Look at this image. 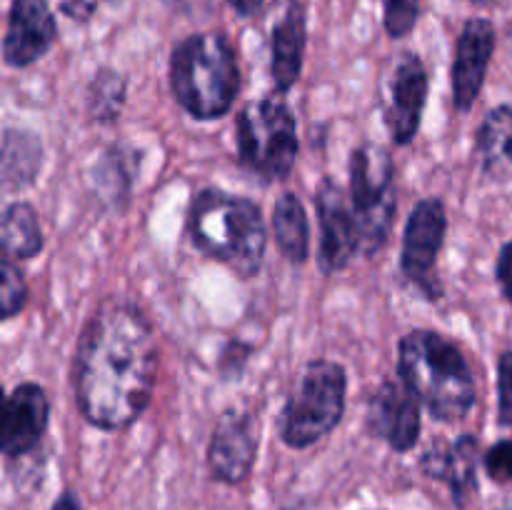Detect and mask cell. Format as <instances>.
<instances>
[{
	"label": "cell",
	"instance_id": "cell-1",
	"mask_svg": "<svg viewBox=\"0 0 512 510\" xmlns=\"http://www.w3.org/2000/svg\"><path fill=\"white\" fill-rule=\"evenodd\" d=\"M75 403L85 423L115 433L148 410L158 380V340L135 303L108 298L80 333Z\"/></svg>",
	"mask_w": 512,
	"mask_h": 510
},
{
	"label": "cell",
	"instance_id": "cell-2",
	"mask_svg": "<svg viewBox=\"0 0 512 510\" xmlns=\"http://www.w3.org/2000/svg\"><path fill=\"white\" fill-rule=\"evenodd\" d=\"M398 375L443 423L468 418L478 400V383L463 350L438 330L418 328L400 338Z\"/></svg>",
	"mask_w": 512,
	"mask_h": 510
},
{
	"label": "cell",
	"instance_id": "cell-3",
	"mask_svg": "<svg viewBox=\"0 0 512 510\" xmlns=\"http://www.w3.org/2000/svg\"><path fill=\"white\" fill-rule=\"evenodd\" d=\"M188 233L200 253L223 263L238 278L258 275L268 248V230L255 200L203 188L190 203Z\"/></svg>",
	"mask_w": 512,
	"mask_h": 510
},
{
	"label": "cell",
	"instance_id": "cell-4",
	"mask_svg": "<svg viewBox=\"0 0 512 510\" xmlns=\"http://www.w3.org/2000/svg\"><path fill=\"white\" fill-rule=\"evenodd\" d=\"M243 75L233 43L223 33H193L170 55V90L195 120H218L233 110Z\"/></svg>",
	"mask_w": 512,
	"mask_h": 510
},
{
	"label": "cell",
	"instance_id": "cell-5",
	"mask_svg": "<svg viewBox=\"0 0 512 510\" xmlns=\"http://www.w3.org/2000/svg\"><path fill=\"white\" fill-rule=\"evenodd\" d=\"M238 160L263 183L285 180L298 160V123L283 93L243 105L235 120Z\"/></svg>",
	"mask_w": 512,
	"mask_h": 510
},
{
	"label": "cell",
	"instance_id": "cell-6",
	"mask_svg": "<svg viewBox=\"0 0 512 510\" xmlns=\"http://www.w3.org/2000/svg\"><path fill=\"white\" fill-rule=\"evenodd\" d=\"M348 375L335 360H308L280 410L278 430L288 448L303 450L333 433L345 415Z\"/></svg>",
	"mask_w": 512,
	"mask_h": 510
},
{
	"label": "cell",
	"instance_id": "cell-7",
	"mask_svg": "<svg viewBox=\"0 0 512 510\" xmlns=\"http://www.w3.org/2000/svg\"><path fill=\"white\" fill-rule=\"evenodd\" d=\"M350 205L360 233V255L373 258L385 248L398 213L393 155L378 143L355 145L348 160Z\"/></svg>",
	"mask_w": 512,
	"mask_h": 510
},
{
	"label": "cell",
	"instance_id": "cell-8",
	"mask_svg": "<svg viewBox=\"0 0 512 510\" xmlns=\"http://www.w3.org/2000/svg\"><path fill=\"white\" fill-rule=\"evenodd\" d=\"M448 235V210L440 198H423L410 210L403 235L400 270L405 278L423 290L428 300L443 298L438 280V255Z\"/></svg>",
	"mask_w": 512,
	"mask_h": 510
},
{
	"label": "cell",
	"instance_id": "cell-9",
	"mask_svg": "<svg viewBox=\"0 0 512 510\" xmlns=\"http://www.w3.org/2000/svg\"><path fill=\"white\" fill-rule=\"evenodd\" d=\"M315 210L320 225L318 265L325 275H335L360 255V233L350 195L343 193L333 178H323L315 193Z\"/></svg>",
	"mask_w": 512,
	"mask_h": 510
},
{
	"label": "cell",
	"instance_id": "cell-10",
	"mask_svg": "<svg viewBox=\"0 0 512 510\" xmlns=\"http://www.w3.org/2000/svg\"><path fill=\"white\" fill-rule=\"evenodd\" d=\"M428 88L430 80L423 58L413 50L400 53L385 88V125L395 145L413 143L418 135L428 103Z\"/></svg>",
	"mask_w": 512,
	"mask_h": 510
},
{
	"label": "cell",
	"instance_id": "cell-11",
	"mask_svg": "<svg viewBox=\"0 0 512 510\" xmlns=\"http://www.w3.org/2000/svg\"><path fill=\"white\" fill-rule=\"evenodd\" d=\"M258 420L243 408H230L215 423L208 445V468L215 480L240 485L253 473L258 458Z\"/></svg>",
	"mask_w": 512,
	"mask_h": 510
},
{
	"label": "cell",
	"instance_id": "cell-12",
	"mask_svg": "<svg viewBox=\"0 0 512 510\" xmlns=\"http://www.w3.org/2000/svg\"><path fill=\"white\" fill-rule=\"evenodd\" d=\"M420 400L403 380H385L368 400L365 423L375 438L383 440L395 453H408L418 445L423 418Z\"/></svg>",
	"mask_w": 512,
	"mask_h": 510
},
{
	"label": "cell",
	"instance_id": "cell-13",
	"mask_svg": "<svg viewBox=\"0 0 512 510\" xmlns=\"http://www.w3.org/2000/svg\"><path fill=\"white\" fill-rule=\"evenodd\" d=\"M58 40V20L48 0H10L3 38L8 68H30L50 53Z\"/></svg>",
	"mask_w": 512,
	"mask_h": 510
},
{
	"label": "cell",
	"instance_id": "cell-14",
	"mask_svg": "<svg viewBox=\"0 0 512 510\" xmlns=\"http://www.w3.org/2000/svg\"><path fill=\"white\" fill-rule=\"evenodd\" d=\"M498 33L493 20L470 18L465 20L458 40H455L453 68H450V85H453V105L463 113L473 110L480 90L485 85L490 60H493Z\"/></svg>",
	"mask_w": 512,
	"mask_h": 510
},
{
	"label": "cell",
	"instance_id": "cell-15",
	"mask_svg": "<svg viewBox=\"0 0 512 510\" xmlns=\"http://www.w3.org/2000/svg\"><path fill=\"white\" fill-rule=\"evenodd\" d=\"M50 423V400L38 383H18L3 403L0 448L8 458H23L40 445Z\"/></svg>",
	"mask_w": 512,
	"mask_h": 510
},
{
	"label": "cell",
	"instance_id": "cell-16",
	"mask_svg": "<svg viewBox=\"0 0 512 510\" xmlns=\"http://www.w3.org/2000/svg\"><path fill=\"white\" fill-rule=\"evenodd\" d=\"M478 438L470 433L460 435L453 443H435L420 458V470L428 478L443 480L450 488L455 505L463 508L470 495L478 490Z\"/></svg>",
	"mask_w": 512,
	"mask_h": 510
},
{
	"label": "cell",
	"instance_id": "cell-17",
	"mask_svg": "<svg viewBox=\"0 0 512 510\" xmlns=\"http://www.w3.org/2000/svg\"><path fill=\"white\" fill-rule=\"evenodd\" d=\"M308 45V15L303 3L293 0L273 25L270 35V75L278 93H290L300 80Z\"/></svg>",
	"mask_w": 512,
	"mask_h": 510
},
{
	"label": "cell",
	"instance_id": "cell-18",
	"mask_svg": "<svg viewBox=\"0 0 512 510\" xmlns=\"http://www.w3.org/2000/svg\"><path fill=\"white\" fill-rule=\"evenodd\" d=\"M43 168V143L35 133L20 128L3 130V190L18 193L30 188Z\"/></svg>",
	"mask_w": 512,
	"mask_h": 510
},
{
	"label": "cell",
	"instance_id": "cell-19",
	"mask_svg": "<svg viewBox=\"0 0 512 510\" xmlns=\"http://www.w3.org/2000/svg\"><path fill=\"white\" fill-rule=\"evenodd\" d=\"M480 168L490 178H503L512 170V105L488 110L475 135Z\"/></svg>",
	"mask_w": 512,
	"mask_h": 510
},
{
	"label": "cell",
	"instance_id": "cell-20",
	"mask_svg": "<svg viewBox=\"0 0 512 510\" xmlns=\"http://www.w3.org/2000/svg\"><path fill=\"white\" fill-rule=\"evenodd\" d=\"M0 248H3V258L15 260V263L33 260L35 255L43 253V228H40L33 205L25 200H13L5 205L3 218H0Z\"/></svg>",
	"mask_w": 512,
	"mask_h": 510
},
{
	"label": "cell",
	"instance_id": "cell-21",
	"mask_svg": "<svg viewBox=\"0 0 512 510\" xmlns=\"http://www.w3.org/2000/svg\"><path fill=\"white\" fill-rule=\"evenodd\" d=\"M135 178V153H130L123 145H113L95 160L90 170V183L95 195L103 200L108 208L125 210L130 200Z\"/></svg>",
	"mask_w": 512,
	"mask_h": 510
},
{
	"label": "cell",
	"instance_id": "cell-22",
	"mask_svg": "<svg viewBox=\"0 0 512 510\" xmlns=\"http://www.w3.org/2000/svg\"><path fill=\"white\" fill-rule=\"evenodd\" d=\"M273 238L290 263H305L310 253V223L295 193H283L273 205Z\"/></svg>",
	"mask_w": 512,
	"mask_h": 510
},
{
	"label": "cell",
	"instance_id": "cell-23",
	"mask_svg": "<svg viewBox=\"0 0 512 510\" xmlns=\"http://www.w3.org/2000/svg\"><path fill=\"white\" fill-rule=\"evenodd\" d=\"M128 80L115 68H100L88 85V115L100 125H113L123 115Z\"/></svg>",
	"mask_w": 512,
	"mask_h": 510
},
{
	"label": "cell",
	"instance_id": "cell-24",
	"mask_svg": "<svg viewBox=\"0 0 512 510\" xmlns=\"http://www.w3.org/2000/svg\"><path fill=\"white\" fill-rule=\"evenodd\" d=\"M28 283L20 270V263L3 258V268H0V315L3 320H13L15 315L23 313L28 305Z\"/></svg>",
	"mask_w": 512,
	"mask_h": 510
},
{
	"label": "cell",
	"instance_id": "cell-25",
	"mask_svg": "<svg viewBox=\"0 0 512 510\" xmlns=\"http://www.w3.org/2000/svg\"><path fill=\"white\" fill-rule=\"evenodd\" d=\"M423 0H383L385 33L393 40L408 38L420 18Z\"/></svg>",
	"mask_w": 512,
	"mask_h": 510
},
{
	"label": "cell",
	"instance_id": "cell-26",
	"mask_svg": "<svg viewBox=\"0 0 512 510\" xmlns=\"http://www.w3.org/2000/svg\"><path fill=\"white\" fill-rule=\"evenodd\" d=\"M498 423L512 428V350L498 358Z\"/></svg>",
	"mask_w": 512,
	"mask_h": 510
},
{
	"label": "cell",
	"instance_id": "cell-27",
	"mask_svg": "<svg viewBox=\"0 0 512 510\" xmlns=\"http://www.w3.org/2000/svg\"><path fill=\"white\" fill-rule=\"evenodd\" d=\"M485 473L495 483H512V440H500L485 453Z\"/></svg>",
	"mask_w": 512,
	"mask_h": 510
},
{
	"label": "cell",
	"instance_id": "cell-28",
	"mask_svg": "<svg viewBox=\"0 0 512 510\" xmlns=\"http://www.w3.org/2000/svg\"><path fill=\"white\" fill-rule=\"evenodd\" d=\"M250 355H253V348L248 343H243V340H230L225 345L223 355H220V373H223V378H238L245 370V363L250 360Z\"/></svg>",
	"mask_w": 512,
	"mask_h": 510
},
{
	"label": "cell",
	"instance_id": "cell-29",
	"mask_svg": "<svg viewBox=\"0 0 512 510\" xmlns=\"http://www.w3.org/2000/svg\"><path fill=\"white\" fill-rule=\"evenodd\" d=\"M100 3H103V0H58L60 13H63L68 20H73V23H80V25L93 20L95 10H98Z\"/></svg>",
	"mask_w": 512,
	"mask_h": 510
},
{
	"label": "cell",
	"instance_id": "cell-30",
	"mask_svg": "<svg viewBox=\"0 0 512 510\" xmlns=\"http://www.w3.org/2000/svg\"><path fill=\"white\" fill-rule=\"evenodd\" d=\"M495 278H498L505 300L512 305V240L500 248L498 263H495Z\"/></svg>",
	"mask_w": 512,
	"mask_h": 510
},
{
	"label": "cell",
	"instance_id": "cell-31",
	"mask_svg": "<svg viewBox=\"0 0 512 510\" xmlns=\"http://www.w3.org/2000/svg\"><path fill=\"white\" fill-rule=\"evenodd\" d=\"M228 5L235 10V15H240V18H255V15L263 13L268 0H228Z\"/></svg>",
	"mask_w": 512,
	"mask_h": 510
},
{
	"label": "cell",
	"instance_id": "cell-32",
	"mask_svg": "<svg viewBox=\"0 0 512 510\" xmlns=\"http://www.w3.org/2000/svg\"><path fill=\"white\" fill-rule=\"evenodd\" d=\"M173 3L185 13H198V10H208L213 0H173Z\"/></svg>",
	"mask_w": 512,
	"mask_h": 510
},
{
	"label": "cell",
	"instance_id": "cell-33",
	"mask_svg": "<svg viewBox=\"0 0 512 510\" xmlns=\"http://www.w3.org/2000/svg\"><path fill=\"white\" fill-rule=\"evenodd\" d=\"M53 510H83V505H80V500L75 498L73 493H63L58 500H55Z\"/></svg>",
	"mask_w": 512,
	"mask_h": 510
},
{
	"label": "cell",
	"instance_id": "cell-34",
	"mask_svg": "<svg viewBox=\"0 0 512 510\" xmlns=\"http://www.w3.org/2000/svg\"><path fill=\"white\" fill-rule=\"evenodd\" d=\"M473 5H480V8H490V5H495L498 0H470Z\"/></svg>",
	"mask_w": 512,
	"mask_h": 510
},
{
	"label": "cell",
	"instance_id": "cell-35",
	"mask_svg": "<svg viewBox=\"0 0 512 510\" xmlns=\"http://www.w3.org/2000/svg\"><path fill=\"white\" fill-rule=\"evenodd\" d=\"M103 3H108V5H120V3H123V0H103Z\"/></svg>",
	"mask_w": 512,
	"mask_h": 510
}]
</instances>
